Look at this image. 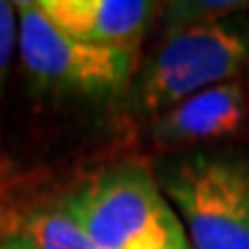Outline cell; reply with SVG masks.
Masks as SVG:
<instances>
[{
    "label": "cell",
    "instance_id": "cell-7",
    "mask_svg": "<svg viewBox=\"0 0 249 249\" xmlns=\"http://www.w3.org/2000/svg\"><path fill=\"white\" fill-rule=\"evenodd\" d=\"M33 249H99L87 231L79 226L64 206V198L56 203H33L16 213L13 234Z\"/></svg>",
    "mask_w": 249,
    "mask_h": 249
},
{
    "label": "cell",
    "instance_id": "cell-8",
    "mask_svg": "<svg viewBox=\"0 0 249 249\" xmlns=\"http://www.w3.org/2000/svg\"><path fill=\"white\" fill-rule=\"evenodd\" d=\"M247 8L244 3H171L165 10L168 31L188 28V26H206L219 23V18Z\"/></svg>",
    "mask_w": 249,
    "mask_h": 249
},
{
    "label": "cell",
    "instance_id": "cell-6",
    "mask_svg": "<svg viewBox=\"0 0 249 249\" xmlns=\"http://www.w3.org/2000/svg\"><path fill=\"white\" fill-rule=\"evenodd\" d=\"M249 124V89L234 79L183 99L155 122V140L168 148H186L239 138Z\"/></svg>",
    "mask_w": 249,
    "mask_h": 249
},
{
    "label": "cell",
    "instance_id": "cell-5",
    "mask_svg": "<svg viewBox=\"0 0 249 249\" xmlns=\"http://www.w3.org/2000/svg\"><path fill=\"white\" fill-rule=\"evenodd\" d=\"M38 8L66 36L135 59L158 13L148 0H38Z\"/></svg>",
    "mask_w": 249,
    "mask_h": 249
},
{
    "label": "cell",
    "instance_id": "cell-2",
    "mask_svg": "<svg viewBox=\"0 0 249 249\" xmlns=\"http://www.w3.org/2000/svg\"><path fill=\"white\" fill-rule=\"evenodd\" d=\"M160 183L194 249H249V158L188 155Z\"/></svg>",
    "mask_w": 249,
    "mask_h": 249
},
{
    "label": "cell",
    "instance_id": "cell-3",
    "mask_svg": "<svg viewBox=\"0 0 249 249\" xmlns=\"http://www.w3.org/2000/svg\"><path fill=\"white\" fill-rule=\"evenodd\" d=\"M249 66V38L224 23L173 28L145 64L140 102L148 112H168L211 87L234 82Z\"/></svg>",
    "mask_w": 249,
    "mask_h": 249
},
{
    "label": "cell",
    "instance_id": "cell-1",
    "mask_svg": "<svg viewBox=\"0 0 249 249\" xmlns=\"http://www.w3.org/2000/svg\"><path fill=\"white\" fill-rule=\"evenodd\" d=\"M99 249H194L186 226L142 163L105 168L64 196Z\"/></svg>",
    "mask_w": 249,
    "mask_h": 249
},
{
    "label": "cell",
    "instance_id": "cell-4",
    "mask_svg": "<svg viewBox=\"0 0 249 249\" xmlns=\"http://www.w3.org/2000/svg\"><path fill=\"white\" fill-rule=\"evenodd\" d=\"M18 5V51L26 74L43 89L76 94L112 92L127 84L135 69V56L89 46L41 13L38 3Z\"/></svg>",
    "mask_w": 249,
    "mask_h": 249
},
{
    "label": "cell",
    "instance_id": "cell-10",
    "mask_svg": "<svg viewBox=\"0 0 249 249\" xmlns=\"http://www.w3.org/2000/svg\"><path fill=\"white\" fill-rule=\"evenodd\" d=\"M0 249H33V247L26 244L23 239H16V236H3L0 239Z\"/></svg>",
    "mask_w": 249,
    "mask_h": 249
},
{
    "label": "cell",
    "instance_id": "cell-9",
    "mask_svg": "<svg viewBox=\"0 0 249 249\" xmlns=\"http://www.w3.org/2000/svg\"><path fill=\"white\" fill-rule=\"evenodd\" d=\"M16 41H18V5L0 0V94H3L10 61H13L16 53Z\"/></svg>",
    "mask_w": 249,
    "mask_h": 249
}]
</instances>
